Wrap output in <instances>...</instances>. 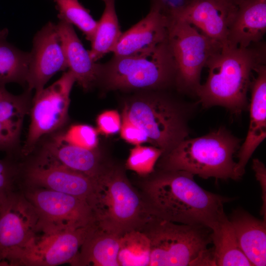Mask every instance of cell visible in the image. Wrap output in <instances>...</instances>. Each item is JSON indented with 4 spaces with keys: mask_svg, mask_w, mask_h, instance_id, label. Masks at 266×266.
I'll use <instances>...</instances> for the list:
<instances>
[{
    "mask_svg": "<svg viewBox=\"0 0 266 266\" xmlns=\"http://www.w3.org/2000/svg\"><path fill=\"white\" fill-rule=\"evenodd\" d=\"M183 170H162L146 182V202L152 215L170 222L213 229L226 215L233 198L208 192Z\"/></svg>",
    "mask_w": 266,
    "mask_h": 266,
    "instance_id": "obj_1",
    "label": "cell"
},
{
    "mask_svg": "<svg viewBox=\"0 0 266 266\" xmlns=\"http://www.w3.org/2000/svg\"><path fill=\"white\" fill-rule=\"evenodd\" d=\"M265 46L260 42L246 48L225 46L211 56L206 82L196 95L205 107L219 105L240 114L248 106L247 93L253 71L265 64Z\"/></svg>",
    "mask_w": 266,
    "mask_h": 266,
    "instance_id": "obj_2",
    "label": "cell"
},
{
    "mask_svg": "<svg viewBox=\"0 0 266 266\" xmlns=\"http://www.w3.org/2000/svg\"><path fill=\"white\" fill-rule=\"evenodd\" d=\"M92 179L88 203L99 228L120 236L133 230H141L153 217L145 200L120 168L102 165Z\"/></svg>",
    "mask_w": 266,
    "mask_h": 266,
    "instance_id": "obj_3",
    "label": "cell"
},
{
    "mask_svg": "<svg viewBox=\"0 0 266 266\" xmlns=\"http://www.w3.org/2000/svg\"><path fill=\"white\" fill-rule=\"evenodd\" d=\"M240 139L225 128L206 135L186 138L161 156L162 170H183L204 179L237 180L233 156Z\"/></svg>",
    "mask_w": 266,
    "mask_h": 266,
    "instance_id": "obj_4",
    "label": "cell"
},
{
    "mask_svg": "<svg viewBox=\"0 0 266 266\" xmlns=\"http://www.w3.org/2000/svg\"><path fill=\"white\" fill-rule=\"evenodd\" d=\"M150 242L149 266H216L211 230L152 217L141 230Z\"/></svg>",
    "mask_w": 266,
    "mask_h": 266,
    "instance_id": "obj_5",
    "label": "cell"
},
{
    "mask_svg": "<svg viewBox=\"0 0 266 266\" xmlns=\"http://www.w3.org/2000/svg\"><path fill=\"white\" fill-rule=\"evenodd\" d=\"M186 109L168 97L154 93L126 103L122 118L143 130L148 142L164 154L188 136L189 112Z\"/></svg>",
    "mask_w": 266,
    "mask_h": 266,
    "instance_id": "obj_6",
    "label": "cell"
},
{
    "mask_svg": "<svg viewBox=\"0 0 266 266\" xmlns=\"http://www.w3.org/2000/svg\"><path fill=\"white\" fill-rule=\"evenodd\" d=\"M167 40L148 55L115 57L101 65L99 82L108 90H159L175 82Z\"/></svg>",
    "mask_w": 266,
    "mask_h": 266,
    "instance_id": "obj_7",
    "label": "cell"
},
{
    "mask_svg": "<svg viewBox=\"0 0 266 266\" xmlns=\"http://www.w3.org/2000/svg\"><path fill=\"white\" fill-rule=\"evenodd\" d=\"M170 21L167 42L176 66L175 83L181 91L196 94L203 68L223 46L185 20Z\"/></svg>",
    "mask_w": 266,
    "mask_h": 266,
    "instance_id": "obj_8",
    "label": "cell"
},
{
    "mask_svg": "<svg viewBox=\"0 0 266 266\" xmlns=\"http://www.w3.org/2000/svg\"><path fill=\"white\" fill-rule=\"evenodd\" d=\"M27 187L24 194L38 216L36 233H52L96 224L86 200L43 188Z\"/></svg>",
    "mask_w": 266,
    "mask_h": 266,
    "instance_id": "obj_9",
    "label": "cell"
},
{
    "mask_svg": "<svg viewBox=\"0 0 266 266\" xmlns=\"http://www.w3.org/2000/svg\"><path fill=\"white\" fill-rule=\"evenodd\" d=\"M75 77L69 70L47 88L35 93L31 108V123L22 148L30 154L41 137L57 131L68 118L70 95Z\"/></svg>",
    "mask_w": 266,
    "mask_h": 266,
    "instance_id": "obj_10",
    "label": "cell"
},
{
    "mask_svg": "<svg viewBox=\"0 0 266 266\" xmlns=\"http://www.w3.org/2000/svg\"><path fill=\"white\" fill-rule=\"evenodd\" d=\"M95 224L52 233H36L23 248L8 256L5 262L8 266L72 265Z\"/></svg>",
    "mask_w": 266,
    "mask_h": 266,
    "instance_id": "obj_11",
    "label": "cell"
},
{
    "mask_svg": "<svg viewBox=\"0 0 266 266\" xmlns=\"http://www.w3.org/2000/svg\"><path fill=\"white\" fill-rule=\"evenodd\" d=\"M38 216L24 193L16 191L1 203L0 210V266L5 260L23 248L35 235Z\"/></svg>",
    "mask_w": 266,
    "mask_h": 266,
    "instance_id": "obj_12",
    "label": "cell"
},
{
    "mask_svg": "<svg viewBox=\"0 0 266 266\" xmlns=\"http://www.w3.org/2000/svg\"><path fill=\"white\" fill-rule=\"evenodd\" d=\"M26 80L27 89L37 93L56 73L68 68L57 24L48 22L35 34Z\"/></svg>",
    "mask_w": 266,
    "mask_h": 266,
    "instance_id": "obj_13",
    "label": "cell"
},
{
    "mask_svg": "<svg viewBox=\"0 0 266 266\" xmlns=\"http://www.w3.org/2000/svg\"><path fill=\"white\" fill-rule=\"evenodd\" d=\"M27 186L43 188L88 200L93 179L71 170L40 153L25 170Z\"/></svg>",
    "mask_w": 266,
    "mask_h": 266,
    "instance_id": "obj_14",
    "label": "cell"
},
{
    "mask_svg": "<svg viewBox=\"0 0 266 266\" xmlns=\"http://www.w3.org/2000/svg\"><path fill=\"white\" fill-rule=\"evenodd\" d=\"M237 8L232 0H192L176 18L187 22L223 47Z\"/></svg>",
    "mask_w": 266,
    "mask_h": 266,
    "instance_id": "obj_15",
    "label": "cell"
},
{
    "mask_svg": "<svg viewBox=\"0 0 266 266\" xmlns=\"http://www.w3.org/2000/svg\"><path fill=\"white\" fill-rule=\"evenodd\" d=\"M170 20L151 6L148 14L122 33L112 52L115 57L148 55L167 40Z\"/></svg>",
    "mask_w": 266,
    "mask_h": 266,
    "instance_id": "obj_16",
    "label": "cell"
},
{
    "mask_svg": "<svg viewBox=\"0 0 266 266\" xmlns=\"http://www.w3.org/2000/svg\"><path fill=\"white\" fill-rule=\"evenodd\" d=\"M256 76L251 82L250 123L247 134L238 152L235 173L237 179L245 173L246 165L255 150L266 136V66H258Z\"/></svg>",
    "mask_w": 266,
    "mask_h": 266,
    "instance_id": "obj_17",
    "label": "cell"
},
{
    "mask_svg": "<svg viewBox=\"0 0 266 266\" xmlns=\"http://www.w3.org/2000/svg\"><path fill=\"white\" fill-rule=\"evenodd\" d=\"M228 32L226 46L246 48L258 43L266 32V0H241Z\"/></svg>",
    "mask_w": 266,
    "mask_h": 266,
    "instance_id": "obj_18",
    "label": "cell"
},
{
    "mask_svg": "<svg viewBox=\"0 0 266 266\" xmlns=\"http://www.w3.org/2000/svg\"><path fill=\"white\" fill-rule=\"evenodd\" d=\"M57 27L64 47L68 70L73 74L75 82L84 91L90 90L99 82L101 64L92 60L72 25L59 20Z\"/></svg>",
    "mask_w": 266,
    "mask_h": 266,
    "instance_id": "obj_19",
    "label": "cell"
},
{
    "mask_svg": "<svg viewBox=\"0 0 266 266\" xmlns=\"http://www.w3.org/2000/svg\"><path fill=\"white\" fill-rule=\"evenodd\" d=\"M239 246L253 266L266 265V220L242 209H236L229 219Z\"/></svg>",
    "mask_w": 266,
    "mask_h": 266,
    "instance_id": "obj_20",
    "label": "cell"
},
{
    "mask_svg": "<svg viewBox=\"0 0 266 266\" xmlns=\"http://www.w3.org/2000/svg\"><path fill=\"white\" fill-rule=\"evenodd\" d=\"M30 91L15 95L6 90L0 98V151L11 154L16 147L26 114Z\"/></svg>",
    "mask_w": 266,
    "mask_h": 266,
    "instance_id": "obj_21",
    "label": "cell"
},
{
    "mask_svg": "<svg viewBox=\"0 0 266 266\" xmlns=\"http://www.w3.org/2000/svg\"><path fill=\"white\" fill-rule=\"evenodd\" d=\"M41 153L59 164L91 178L102 165L98 152L67 143L56 135L43 146Z\"/></svg>",
    "mask_w": 266,
    "mask_h": 266,
    "instance_id": "obj_22",
    "label": "cell"
},
{
    "mask_svg": "<svg viewBox=\"0 0 266 266\" xmlns=\"http://www.w3.org/2000/svg\"><path fill=\"white\" fill-rule=\"evenodd\" d=\"M120 236L99 228L90 231L72 266H119Z\"/></svg>",
    "mask_w": 266,
    "mask_h": 266,
    "instance_id": "obj_23",
    "label": "cell"
},
{
    "mask_svg": "<svg viewBox=\"0 0 266 266\" xmlns=\"http://www.w3.org/2000/svg\"><path fill=\"white\" fill-rule=\"evenodd\" d=\"M216 266H252L241 250L233 228L226 215L211 229Z\"/></svg>",
    "mask_w": 266,
    "mask_h": 266,
    "instance_id": "obj_24",
    "label": "cell"
},
{
    "mask_svg": "<svg viewBox=\"0 0 266 266\" xmlns=\"http://www.w3.org/2000/svg\"><path fill=\"white\" fill-rule=\"evenodd\" d=\"M8 33L6 28L0 29V88L10 83L26 86L30 52L10 43Z\"/></svg>",
    "mask_w": 266,
    "mask_h": 266,
    "instance_id": "obj_25",
    "label": "cell"
},
{
    "mask_svg": "<svg viewBox=\"0 0 266 266\" xmlns=\"http://www.w3.org/2000/svg\"><path fill=\"white\" fill-rule=\"evenodd\" d=\"M104 9L89 51L92 60L96 62L105 54L112 52L122 33L115 10V0H102Z\"/></svg>",
    "mask_w": 266,
    "mask_h": 266,
    "instance_id": "obj_26",
    "label": "cell"
},
{
    "mask_svg": "<svg viewBox=\"0 0 266 266\" xmlns=\"http://www.w3.org/2000/svg\"><path fill=\"white\" fill-rule=\"evenodd\" d=\"M150 255V240L143 231L133 230L120 235L119 266H149Z\"/></svg>",
    "mask_w": 266,
    "mask_h": 266,
    "instance_id": "obj_27",
    "label": "cell"
},
{
    "mask_svg": "<svg viewBox=\"0 0 266 266\" xmlns=\"http://www.w3.org/2000/svg\"><path fill=\"white\" fill-rule=\"evenodd\" d=\"M55 3L60 21L77 27L91 42L95 35L98 21L91 15L78 0H52Z\"/></svg>",
    "mask_w": 266,
    "mask_h": 266,
    "instance_id": "obj_28",
    "label": "cell"
},
{
    "mask_svg": "<svg viewBox=\"0 0 266 266\" xmlns=\"http://www.w3.org/2000/svg\"><path fill=\"white\" fill-rule=\"evenodd\" d=\"M162 150L155 146L136 145L131 151L126 162L127 167L137 174L145 175L152 173Z\"/></svg>",
    "mask_w": 266,
    "mask_h": 266,
    "instance_id": "obj_29",
    "label": "cell"
},
{
    "mask_svg": "<svg viewBox=\"0 0 266 266\" xmlns=\"http://www.w3.org/2000/svg\"><path fill=\"white\" fill-rule=\"evenodd\" d=\"M56 135L67 143L90 150L96 149L99 143L98 131L86 124L72 125Z\"/></svg>",
    "mask_w": 266,
    "mask_h": 266,
    "instance_id": "obj_30",
    "label": "cell"
},
{
    "mask_svg": "<svg viewBox=\"0 0 266 266\" xmlns=\"http://www.w3.org/2000/svg\"><path fill=\"white\" fill-rule=\"evenodd\" d=\"M20 167L11 154L0 160V203L11 193L15 191Z\"/></svg>",
    "mask_w": 266,
    "mask_h": 266,
    "instance_id": "obj_31",
    "label": "cell"
},
{
    "mask_svg": "<svg viewBox=\"0 0 266 266\" xmlns=\"http://www.w3.org/2000/svg\"><path fill=\"white\" fill-rule=\"evenodd\" d=\"M98 131L106 135L113 134L120 131L122 121L120 115L116 110L104 111L97 119Z\"/></svg>",
    "mask_w": 266,
    "mask_h": 266,
    "instance_id": "obj_32",
    "label": "cell"
},
{
    "mask_svg": "<svg viewBox=\"0 0 266 266\" xmlns=\"http://www.w3.org/2000/svg\"><path fill=\"white\" fill-rule=\"evenodd\" d=\"M192 0H151V5L170 21L176 18L190 4Z\"/></svg>",
    "mask_w": 266,
    "mask_h": 266,
    "instance_id": "obj_33",
    "label": "cell"
},
{
    "mask_svg": "<svg viewBox=\"0 0 266 266\" xmlns=\"http://www.w3.org/2000/svg\"><path fill=\"white\" fill-rule=\"evenodd\" d=\"M120 131L122 137L133 144L138 145L148 141L147 136L143 130L123 118Z\"/></svg>",
    "mask_w": 266,
    "mask_h": 266,
    "instance_id": "obj_34",
    "label": "cell"
},
{
    "mask_svg": "<svg viewBox=\"0 0 266 266\" xmlns=\"http://www.w3.org/2000/svg\"><path fill=\"white\" fill-rule=\"evenodd\" d=\"M252 167L255 173L257 180L259 182L262 188L263 205L261 214L266 220V169L265 165L258 159L253 161Z\"/></svg>",
    "mask_w": 266,
    "mask_h": 266,
    "instance_id": "obj_35",
    "label": "cell"
},
{
    "mask_svg": "<svg viewBox=\"0 0 266 266\" xmlns=\"http://www.w3.org/2000/svg\"><path fill=\"white\" fill-rule=\"evenodd\" d=\"M6 90L5 88H0V98L2 97Z\"/></svg>",
    "mask_w": 266,
    "mask_h": 266,
    "instance_id": "obj_36",
    "label": "cell"
},
{
    "mask_svg": "<svg viewBox=\"0 0 266 266\" xmlns=\"http://www.w3.org/2000/svg\"><path fill=\"white\" fill-rule=\"evenodd\" d=\"M232 0L237 4L238 2H239L241 0Z\"/></svg>",
    "mask_w": 266,
    "mask_h": 266,
    "instance_id": "obj_37",
    "label": "cell"
},
{
    "mask_svg": "<svg viewBox=\"0 0 266 266\" xmlns=\"http://www.w3.org/2000/svg\"><path fill=\"white\" fill-rule=\"evenodd\" d=\"M2 202H1V203H2ZM1 203H0V207H1Z\"/></svg>",
    "mask_w": 266,
    "mask_h": 266,
    "instance_id": "obj_38",
    "label": "cell"
}]
</instances>
